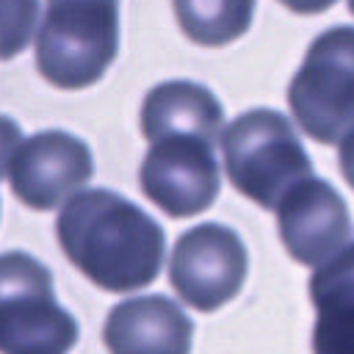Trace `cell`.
<instances>
[{
	"label": "cell",
	"instance_id": "6da1fadb",
	"mask_svg": "<svg viewBox=\"0 0 354 354\" xmlns=\"http://www.w3.org/2000/svg\"><path fill=\"white\" fill-rule=\"evenodd\" d=\"M55 230L72 266L102 290L130 293L160 274L166 254L160 224L116 191H75Z\"/></svg>",
	"mask_w": 354,
	"mask_h": 354
},
{
	"label": "cell",
	"instance_id": "7a4b0ae2",
	"mask_svg": "<svg viewBox=\"0 0 354 354\" xmlns=\"http://www.w3.org/2000/svg\"><path fill=\"white\" fill-rule=\"evenodd\" d=\"M119 55V0H47L36 69L55 88L94 86Z\"/></svg>",
	"mask_w": 354,
	"mask_h": 354
},
{
	"label": "cell",
	"instance_id": "3957f363",
	"mask_svg": "<svg viewBox=\"0 0 354 354\" xmlns=\"http://www.w3.org/2000/svg\"><path fill=\"white\" fill-rule=\"evenodd\" d=\"M218 141L230 183L266 210H274L293 183L313 174L293 124L279 111H246L221 130Z\"/></svg>",
	"mask_w": 354,
	"mask_h": 354
},
{
	"label": "cell",
	"instance_id": "277c9868",
	"mask_svg": "<svg viewBox=\"0 0 354 354\" xmlns=\"http://www.w3.org/2000/svg\"><path fill=\"white\" fill-rule=\"evenodd\" d=\"M75 343L77 321L55 301L47 266L0 254V354H66Z\"/></svg>",
	"mask_w": 354,
	"mask_h": 354
},
{
	"label": "cell",
	"instance_id": "5b68a950",
	"mask_svg": "<svg viewBox=\"0 0 354 354\" xmlns=\"http://www.w3.org/2000/svg\"><path fill=\"white\" fill-rule=\"evenodd\" d=\"M299 127L321 144H337L354 130V28L335 25L313 39L288 86Z\"/></svg>",
	"mask_w": 354,
	"mask_h": 354
},
{
	"label": "cell",
	"instance_id": "8992f818",
	"mask_svg": "<svg viewBox=\"0 0 354 354\" xmlns=\"http://www.w3.org/2000/svg\"><path fill=\"white\" fill-rule=\"evenodd\" d=\"M249 254L238 232L207 221L183 232L171 249L169 279L177 296L199 313H213L243 288Z\"/></svg>",
	"mask_w": 354,
	"mask_h": 354
},
{
	"label": "cell",
	"instance_id": "52a82bcc",
	"mask_svg": "<svg viewBox=\"0 0 354 354\" xmlns=\"http://www.w3.org/2000/svg\"><path fill=\"white\" fill-rule=\"evenodd\" d=\"M221 188L213 144L196 136H163L141 163V191L171 218L207 210Z\"/></svg>",
	"mask_w": 354,
	"mask_h": 354
},
{
	"label": "cell",
	"instance_id": "ba28073f",
	"mask_svg": "<svg viewBox=\"0 0 354 354\" xmlns=\"http://www.w3.org/2000/svg\"><path fill=\"white\" fill-rule=\"evenodd\" d=\"M94 174V158L86 141L64 130H41L22 138L8 160L14 196L33 210H53L69 199Z\"/></svg>",
	"mask_w": 354,
	"mask_h": 354
},
{
	"label": "cell",
	"instance_id": "9c48e42d",
	"mask_svg": "<svg viewBox=\"0 0 354 354\" xmlns=\"http://www.w3.org/2000/svg\"><path fill=\"white\" fill-rule=\"evenodd\" d=\"M274 210L279 238L301 266H321L351 238V216L343 196L313 174L293 183Z\"/></svg>",
	"mask_w": 354,
	"mask_h": 354
},
{
	"label": "cell",
	"instance_id": "30bf717a",
	"mask_svg": "<svg viewBox=\"0 0 354 354\" xmlns=\"http://www.w3.org/2000/svg\"><path fill=\"white\" fill-rule=\"evenodd\" d=\"M102 340L111 354H188L194 321L166 296H136L108 313Z\"/></svg>",
	"mask_w": 354,
	"mask_h": 354
},
{
	"label": "cell",
	"instance_id": "8fae6325",
	"mask_svg": "<svg viewBox=\"0 0 354 354\" xmlns=\"http://www.w3.org/2000/svg\"><path fill=\"white\" fill-rule=\"evenodd\" d=\"M141 130L149 144L163 136H196L216 147L224 130V108L202 83L166 80L144 97Z\"/></svg>",
	"mask_w": 354,
	"mask_h": 354
},
{
	"label": "cell",
	"instance_id": "7c38bea8",
	"mask_svg": "<svg viewBox=\"0 0 354 354\" xmlns=\"http://www.w3.org/2000/svg\"><path fill=\"white\" fill-rule=\"evenodd\" d=\"M315 304L313 354H354V243H346L310 277Z\"/></svg>",
	"mask_w": 354,
	"mask_h": 354
},
{
	"label": "cell",
	"instance_id": "4fadbf2b",
	"mask_svg": "<svg viewBox=\"0 0 354 354\" xmlns=\"http://www.w3.org/2000/svg\"><path fill=\"white\" fill-rule=\"evenodd\" d=\"M180 30L202 47H224L241 39L252 19L257 0H171Z\"/></svg>",
	"mask_w": 354,
	"mask_h": 354
},
{
	"label": "cell",
	"instance_id": "5bb4252c",
	"mask_svg": "<svg viewBox=\"0 0 354 354\" xmlns=\"http://www.w3.org/2000/svg\"><path fill=\"white\" fill-rule=\"evenodd\" d=\"M39 0H0V61L19 55L36 33Z\"/></svg>",
	"mask_w": 354,
	"mask_h": 354
},
{
	"label": "cell",
	"instance_id": "9a60e30c",
	"mask_svg": "<svg viewBox=\"0 0 354 354\" xmlns=\"http://www.w3.org/2000/svg\"><path fill=\"white\" fill-rule=\"evenodd\" d=\"M19 141H22V130H19V124H17L14 119H8V116L0 113V180L6 177V171H8V160H11L14 149L19 147Z\"/></svg>",
	"mask_w": 354,
	"mask_h": 354
},
{
	"label": "cell",
	"instance_id": "2e32d148",
	"mask_svg": "<svg viewBox=\"0 0 354 354\" xmlns=\"http://www.w3.org/2000/svg\"><path fill=\"white\" fill-rule=\"evenodd\" d=\"M337 144H340V149H337V166H340V171L346 177V183L354 188V130H348Z\"/></svg>",
	"mask_w": 354,
	"mask_h": 354
},
{
	"label": "cell",
	"instance_id": "e0dca14e",
	"mask_svg": "<svg viewBox=\"0 0 354 354\" xmlns=\"http://www.w3.org/2000/svg\"><path fill=\"white\" fill-rule=\"evenodd\" d=\"M335 3H337V0H282V6H288L290 11L304 14V17H310V14H321V11L332 8Z\"/></svg>",
	"mask_w": 354,
	"mask_h": 354
},
{
	"label": "cell",
	"instance_id": "ac0fdd59",
	"mask_svg": "<svg viewBox=\"0 0 354 354\" xmlns=\"http://www.w3.org/2000/svg\"><path fill=\"white\" fill-rule=\"evenodd\" d=\"M348 11H351V14H354V0H348Z\"/></svg>",
	"mask_w": 354,
	"mask_h": 354
},
{
	"label": "cell",
	"instance_id": "d6986e66",
	"mask_svg": "<svg viewBox=\"0 0 354 354\" xmlns=\"http://www.w3.org/2000/svg\"><path fill=\"white\" fill-rule=\"evenodd\" d=\"M279 3H282V0H279Z\"/></svg>",
	"mask_w": 354,
	"mask_h": 354
}]
</instances>
